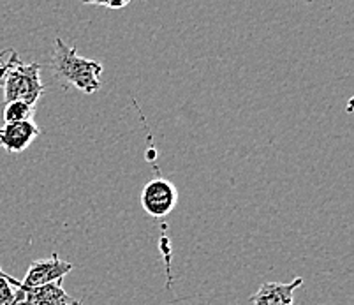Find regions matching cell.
Masks as SVG:
<instances>
[{
	"mask_svg": "<svg viewBox=\"0 0 354 305\" xmlns=\"http://www.w3.org/2000/svg\"><path fill=\"white\" fill-rule=\"evenodd\" d=\"M51 71L64 86H74L83 94H94L101 89L102 64L80 57L76 46L66 44L62 37L55 39Z\"/></svg>",
	"mask_w": 354,
	"mask_h": 305,
	"instance_id": "6da1fadb",
	"label": "cell"
},
{
	"mask_svg": "<svg viewBox=\"0 0 354 305\" xmlns=\"http://www.w3.org/2000/svg\"><path fill=\"white\" fill-rule=\"evenodd\" d=\"M2 85H4L6 102L24 101L35 106L41 95L46 92V86L41 82L39 64H24L16 51L12 53Z\"/></svg>",
	"mask_w": 354,
	"mask_h": 305,
	"instance_id": "7a4b0ae2",
	"label": "cell"
},
{
	"mask_svg": "<svg viewBox=\"0 0 354 305\" xmlns=\"http://www.w3.org/2000/svg\"><path fill=\"white\" fill-rule=\"evenodd\" d=\"M178 203V189L171 181L156 176L141 191V207L150 217H166Z\"/></svg>",
	"mask_w": 354,
	"mask_h": 305,
	"instance_id": "3957f363",
	"label": "cell"
},
{
	"mask_svg": "<svg viewBox=\"0 0 354 305\" xmlns=\"http://www.w3.org/2000/svg\"><path fill=\"white\" fill-rule=\"evenodd\" d=\"M6 279L15 288V298H12L11 305H69L73 302V298L64 291L62 282L28 288L9 274H6Z\"/></svg>",
	"mask_w": 354,
	"mask_h": 305,
	"instance_id": "277c9868",
	"label": "cell"
},
{
	"mask_svg": "<svg viewBox=\"0 0 354 305\" xmlns=\"http://www.w3.org/2000/svg\"><path fill=\"white\" fill-rule=\"evenodd\" d=\"M73 263L64 261L57 252H51L50 258L32 261L21 282L28 288H39V286L53 284V282H62V279L69 272H73Z\"/></svg>",
	"mask_w": 354,
	"mask_h": 305,
	"instance_id": "5b68a950",
	"label": "cell"
},
{
	"mask_svg": "<svg viewBox=\"0 0 354 305\" xmlns=\"http://www.w3.org/2000/svg\"><path fill=\"white\" fill-rule=\"evenodd\" d=\"M39 134L41 129L34 120L4 124V127H0V149L9 154H20L27 150Z\"/></svg>",
	"mask_w": 354,
	"mask_h": 305,
	"instance_id": "8992f818",
	"label": "cell"
},
{
	"mask_svg": "<svg viewBox=\"0 0 354 305\" xmlns=\"http://www.w3.org/2000/svg\"><path fill=\"white\" fill-rule=\"evenodd\" d=\"M304 284V279L296 277L291 282H263L254 297V305H292V293Z\"/></svg>",
	"mask_w": 354,
	"mask_h": 305,
	"instance_id": "52a82bcc",
	"label": "cell"
},
{
	"mask_svg": "<svg viewBox=\"0 0 354 305\" xmlns=\"http://www.w3.org/2000/svg\"><path fill=\"white\" fill-rule=\"evenodd\" d=\"M35 106L24 101L6 102L4 120L6 124H16V122H30L34 120Z\"/></svg>",
	"mask_w": 354,
	"mask_h": 305,
	"instance_id": "ba28073f",
	"label": "cell"
},
{
	"mask_svg": "<svg viewBox=\"0 0 354 305\" xmlns=\"http://www.w3.org/2000/svg\"><path fill=\"white\" fill-rule=\"evenodd\" d=\"M15 298V288L6 279V272L0 268V305H11Z\"/></svg>",
	"mask_w": 354,
	"mask_h": 305,
	"instance_id": "9c48e42d",
	"label": "cell"
},
{
	"mask_svg": "<svg viewBox=\"0 0 354 305\" xmlns=\"http://www.w3.org/2000/svg\"><path fill=\"white\" fill-rule=\"evenodd\" d=\"M85 4L95 6V8L122 9V8H125V6H129V2H127V0H124V2H104V0H101V2H92V0H85Z\"/></svg>",
	"mask_w": 354,
	"mask_h": 305,
	"instance_id": "30bf717a",
	"label": "cell"
},
{
	"mask_svg": "<svg viewBox=\"0 0 354 305\" xmlns=\"http://www.w3.org/2000/svg\"><path fill=\"white\" fill-rule=\"evenodd\" d=\"M15 53V50H2L0 51V73L8 67V62L9 59H11V55Z\"/></svg>",
	"mask_w": 354,
	"mask_h": 305,
	"instance_id": "8fae6325",
	"label": "cell"
},
{
	"mask_svg": "<svg viewBox=\"0 0 354 305\" xmlns=\"http://www.w3.org/2000/svg\"><path fill=\"white\" fill-rule=\"evenodd\" d=\"M9 62H11V59H9ZM9 62H8V67H9ZM8 67H6V69L0 73V86H2V83H4V76H6V71H8Z\"/></svg>",
	"mask_w": 354,
	"mask_h": 305,
	"instance_id": "7c38bea8",
	"label": "cell"
},
{
	"mask_svg": "<svg viewBox=\"0 0 354 305\" xmlns=\"http://www.w3.org/2000/svg\"><path fill=\"white\" fill-rule=\"evenodd\" d=\"M69 305H82V304H80V302L78 300H73V302H71V304Z\"/></svg>",
	"mask_w": 354,
	"mask_h": 305,
	"instance_id": "4fadbf2b",
	"label": "cell"
}]
</instances>
